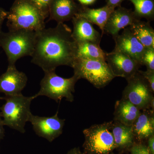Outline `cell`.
Returning a JSON list of instances; mask_svg holds the SVG:
<instances>
[{
	"label": "cell",
	"mask_w": 154,
	"mask_h": 154,
	"mask_svg": "<svg viewBox=\"0 0 154 154\" xmlns=\"http://www.w3.org/2000/svg\"><path fill=\"white\" fill-rule=\"evenodd\" d=\"M36 32L31 63L44 72L55 70L60 66L72 67L77 57V46L71 29L64 23H58L54 28Z\"/></svg>",
	"instance_id": "obj_1"
},
{
	"label": "cell",
	"mask_w": 154,
	"mask_h": 154,
	"mask_svg": "<svg viewBox=\"0 0 154 154\" xmlns=\"http://www.w3.org/2000/svg\"><path fill=\"white\" fill-rule=\"evenodd\" d=\"M7 19L10 31L25 29L38 31L45 28L46 17L28 0H15Z\"/></svg>",
	"instance_id": "obj_2"
},
{
	"label": "cell",
	"mask_w": 154,
	"mask_h": 154,
	"mask_svg": "<svg viewBox=\"0 0 154 154\" xmlns=\"http://www.w3.org/2000/svg\"><path fill=\"white\" fill-rule=\"evenodd\" d=\"M36 36V31L25 29L2 32L0 46L7 56L8 66L15 65L17 60L24 57L32 56Z\"/></svg>",
	"instance_id": "obj_3"
},
{
	"label": "cell",
	"mask_w": 154,
	"mask_h": 154,
	"mask_svg": "<svg viewBox=\"0 0 154 154\" xmlns=\"http://www.w3.org/2000/svg\"><path fill=\"white\" fill-rule=\"evenodd\" d=\"M34 99L33 96L28 97L22 94L4 97L6 102L0 109L4 125L25 133V125L32 114L30 107Z\"/></svg>",
	"instance_id": "obj_4"
},
{
	"label": "cell",
	"mask_w": 154,
	"mask_h": 154,
	"mask_svg": "<svg viewBox=\"0 0 154 154\" xmlns=\"http://www.w3.org/2000/svg\"><path fill=\"white\" fill-rule=\"evenodd\" d=\"M72 68L79 79L87 80L98 89L104 88L116 78L105 61L77 57Z\"/></svg>",
	"instance_id": "obj_5"
},
{
	"label": "cell",
	"mask_w": 154,
	"mask_h": 154,
	"mask_svg": "<svg viewBox=\"0 0 154 154\" xmlns=\"http://www.w3.org/2000/svg\"><path fill=\"white\" fill-rule=\"evenodd\" d=\"M79 80L75 75L68 79L58 75L55 70L45 72V75L40 82V89L34 95V99L39 96H47L57 102L65 98L72 102L74 100L73 93L76 83Z\"/></svg>",
	"instance_id": "obj_6"
},
{
	"label": "cell",
	"mask_w": 154,
	"mask_h": 154,
	"mask_svg": "<svg viewBox=\"0 0 154 154\" xmlns=\"http://www.w3.org/2000/svg\"><path fill=\"white\" fill-rule=\"evenodd\" d=\"M113 121L93 125L83 130L86 154H109L116 148L112 132Z\"/></svg>",
	"instance_id": "obj_7"
},
{
	"label": "cell",
	"mask_w": 154,
	"mask_h": 154,
	"mask_svg": "<svg viewBox=\"0 0 154 154\" xmlns=\"http://www.w3.org/2000/svg\"><path fill=\"white\" fill-rule=\"evenodd\" d=\"M127 85L122 98L128 100L140 110H154V92L147 81L138 72L127 79Z\"/></svg>",
	"instance_id": "obj_8"
},
{
	"label": "cell",
	"mask_w": 154,
	"mask_h": 154,
	"mask_svg": "<svg viewBox=\"0 0 154 154\" xmlns=\"http://www.w3.org/2000/svg\"><path fill=\"white\" fill-rule=\"evenodd\" d=\"M58 114V110L54 115L48 117L32 114L29 122L33 125V130L36 135L51 142L63 131L65 120L60 118Z\"/></svg>",
	"instance_id": "obj_9"
},
{
	"label": "cell",
	"mask_w": 154,
	"mask_h": 154,
	"mask_svg": "<svg viewBox=\"0 0 154 154\" xmlns=\"http://www.w3.org/2000/svg\"><path fill=\"white\" fill-rule=\"evenodd\" d=\"M106 62L115 77H122L126 80L134 74L141 66L126 54L113 50L106 53Z\"/></svg>",
	"instance_id": "obj_10"
},
{
	"label": "cell",
	"mask_w": 154,
	"mask_h": 154,
	"mask_svg": "<svg viewBox=\"0 0 154 154\" xmlns=\"http://www.w3.org/2000/svg\"><path fill=\"white\" fill-rule=\"evenodd\" d=\"M113 38L115 42L113 51L126 54L141 65L145 48L134 35L129 26L125 28L121 34Z\"/></svg>",
	"instance_id": "obj_11"
},
{
	"label": "cell",
	"mask_w": 154,
	"mask_h": 154,
	"mask_svg": "<svg viewBox=\"0 0 154 154\" xmlns=\"http://www.w3.org/2000/svg\"><path fill=\"white\" fill-rule=\"evenodd\" d=\"M28 80L25 73L18 71L16 65L8 66L5 72L0 76V93L7 96L22 94Z\"/></svg>",
	"instance_id": "obj_12"
},
{
	"label": "cell",
	"mask_w": 154,
	"mask_h": 154,
	"mask_svg": "<svg viewBox=\"0 0 154 154\" xmlns=\"http://www.w3.org/2000/svg\"><path fill=\"white\" fill-rule=\"evenodd\" d=\"M133 11L123 7H118L111 13L104 28V33L113 38L119 34L120 30L132 25L137 20Z\"/></svg>",
	"instance_id": "obj_13"
},
{
	"label": "cell",
	"mask_w": 154,
	"mask_h": 154,
	"mask_svg": "<svg viewBox=\"0 0 154 154\" xmlns=\"http://www.w3.org/2000/svg\"><path fill=\"white\" fill-rule=\"evenodd\" d=\"M73 29L72 37L76 43L91 42L100 45L102 36L93 24L82 17L75 16L72 19Z\"/></svg>",
	"instance_id": "obj_14"
},
{
	"label": "cell",
	"mask_w": 154,
	"mask_h": 154,
	"mask_svg": "<svg viewBox=\"0 0 154 154\" xmlns=\"http://www.w3.org/2000/svg\"><path fill=\"white\" fill-rule=\"evenodd\" d=\"M74 0H53L50 6L49 20L58 23L71 20L81 8Z\"/></svg>",
	"instance_id": "obj_15"
},
{
	"label": "cell",
	"mask_w": 154,
	"mask_h": 154,
	"mask_svg": "<svg viewBox=\"0 0 154 154\" xmlns=\"http://www.w3.org/2000/svg\"><path fill=\"white\" fill-rule=\"evenodd\" d=\"M154 110H143L133 123L132 128L135 139L141 141L154 135Z\"/></svg>",
	"instance_id": "obj_16"
},
{
	"label": "cell",
	"mask_w": 154,
	"mask_h": 154,
	"mask_svg": "<svg viewBox=\"0 0 154 154\" xmlns=\"http://www.w3.org/2000/svg\"><path fill=\"white\" fill-rule=\"evenodd\" d=\"M114 9L106 5L98 9H91L87 6L82 5L75 16L82 17L92 24L97 25L102 30V35H103L106 22Z\"/></svg>",
	"instance_id": "obj_17"
},
{
	"label": "cell",
	"mask_w": 154,
	"mask_h": 154,
	"mask_svg": "<svg viewBox=\"0 0 154 154\" xmlns=\"http://www.w3.org/2000/svg\"><path fill=\"white\" fill-rule=\"evenodd\" d=\"M141 110L126 99L122 98L116 102L113 120L128 125H132L139 116Z\"/></svg>",
	"instance_id": "obj_18"
},
{
	"label": "cell",
	"mask_w": 154,
	"mask_h": 154,
	"mask_svg": "<svg viewBox=\"0 0 154 154\" xmlns=\"http://www.w3.org/2000/svg\"><path fill=\"white\" fill-rule=\"evenodd\" d=\"M111 130L116 146V149H130L134 144L135 137L131 125L113 120Z\"/></svg>",
	"instance_id": "obj_19"
},
{
	"label": "cell",
	"mask_w": 154,
	"mask_h": 154,
	"mask_svg": "<svg viewBox=\"0 0 154 154\" xmlns=\"http://www.w3.org/2000/svg\"><path fill=\"white\" fill-rule=\"evenodd\" d=\"M150 22L137 20L129 26L134 35L145 48H154V30Z\"/></svg>",
	"instance_id": "obj_20"
},
{
	"label": "cell",
	"mask_w": 154,
	"mask_h": 154,
	"mask_svg": "<svg viewBox=\"0 0 154 154\" xmlns=\"http://www.w3.org/2000/svg\"><path fill=\"white\" fill-rule=\"evenodd\" d=\"M77 57L106 61V53L100 45L91 42H84L77 43Z\"/></svg>",
	"instance_id": "obj_21"
},
{
	"label": "cell",
	"mask_w": 154,
	"mask_h": 154,
	"mask_svg": "<svg viewBox=\"0 0 154 154\" xmlns=\"http://www.w3.org/2000/svg\"><path fill=\"white\" fill-rule=\"evenodd\" d=\"M133 4L137 19L144 18L150 22L154 19V0H128Z\"/></svg>",
	"instance_id": "obj_22"
},
{
	"label": "cell",
	"mask_w": 154,
	"mask_h": 154,
	"mask_svg": "<svg viewBox=\"0 0 154 154\" xmlns=\"http://www.w3.org/2000/svg\"><path fill=\"white\" fill-rule=\"evenodd\" d=\"M141 65L146 66L147 70L154 71V48H145Z\"/></svg>",
	"instance_id": "obj_23"
},
{
	"label": "cell",
	"mask_w": 154,
	"mask_h": 154,
	"mask_svg": "<svg viewBox=\"0 0 154 154\" xmlns=\"http://www.w3.org/2000/svg\"><path fill=\"white\" fill-rule=\"evenodd\" d=\"M39 10L46 18L49 16L50 6L53 0H28Z\"/></svg>",
	"instance_id": "obj_24"
},
{
	"label": "cell",
	"mask_w": 154,
	"mask_h": 154,
	"mask_svg": "<svg viewBox=\"0 0 154 154\" xmlns=\"http://www.w3.org/2000/svg\"><path fill=\"white\" fill-rule=\"evenodd\" d=\"M129 150L131 154H152L148 146L141 143H134Z\"/></svg>",
	"instance_id": "obj_25"
},
{
	"label": "cell",
	"mask_w": 154,
	"mask_h": 154,
	"mask_svg": "<svg viewBox=\"0 0 154 154\" xmlns=\"http://www.w3.org/2000/svg\"><path fill=\"white\" fill-rule=\"evenodd\" d=\"M138 72L147 81L151 88L152 91L154 92V71L147 70L145 71H143L139 70Z\"/></svg>",
	"instance_id": "obj_26"
},
{
	"label": "cell",
	"mask_w": 154,
	"mask_h": 154,
	"mask_svg": "<svg viewBox=\"0 0 154 154\" xmlns=\"http://www.w3.org/2000/svg\"><path fill=\"white\" fill-rule=\"evenodd\" d=\"M124 0H106V5L115 9L121 6V4Z\"/></svg>",
	"instance_id": "obj_27"
},
{
	"label": "cell",
	"mask_w": 154,
	"mask_h": 154,
	"mask_svg": "<svg viewBox=\"0 0 154 154\" xmlns=\"http://www.w3.org/2000/svg\"><path fill=\"white\" fill-rule=\"evenodd\" d=\"M8 12L6 11L5 9L0 7V34L2 33V25L4 20L7 19Z\"/></svg>",
	"instance_id": "obj_28"
},
{
	"label": "cell",
	"mask_w": 154,
	"mask_h": 154,
	"mask_svg": "<svg viewBox=\"0 0 154 154\" xmlns=\"http://www.w3.org/2000/svg\"><path fill=\"white\" fill-rule=\"evenodd\" d=\"M148 147L152 154H154V135L150 137L148 139Z\"/></svg>",
	"instance_id": "obj_29"
},
{
	"label": "cell",
	"mask_w": 154,
	"mask_h": 154,
	"mask_svg": "<svg viewBox=\"0 0 154 154\" xmlns=\"http://www.w3.org/2000/svg\"><path fill=\"white\" fill-rule=\"evenodd\" d=\"M3 119L0 112V140H2L5 136V129L4 128Z\"/></svg>",
	"instance_id": "obj_30"
},
{
	"label": "cell",
	"mask_w": 154,
	"mask_h": 154,
	"mask_svg": "<svg viewBox=\"0 0 154 154\" xmlns=\"http://www.w3.org/2000/svg\"><path fill=\"white\" fill-rule=\"evenodd\" d=\"M77 1L79 2L80 5H81L87 6L93 5L96 2V0H77Z\"/></svg>",
	"instance_id": "obj_31"
},
{
	"label": "cell",
	"mask_w": 154,
	"mask_h": 154,
	"mask_svg": "<svg viewBox=\"0 0 154 154\" xmlns=\"http://www.w3.org/2000/svg\"><path fill=\"white\" fill-rule=\"evenodd\" d=\"M66 154H86L84 152L81 151V150L79 147H75L74 148L71 149Z\"/></svg>",
	"instance_id": "obj_32"
},
{
	"label": "cell",
	"mask_w": 154,
	"mask_h": 154,
	"mask_svg": "<svg viewBox=\"0 0 154 154\" xmlns=\"http://www.w3.org/2000/svg\"><path fill=\"white\" fill-rule=\"evenodd\" d=\"M2 99H4V97H0V100H2Z\"/></svg>",
	"instance_id": "obj_33"
},
{
	"label": "cell",
	"mask_w": 154,
	"mask_h": 154,
	"mask_svg": "<svg viewBox=\"0 0 154 154\" xmlns=\"http://www.w3.org/2000/svg\"><path fill=\"white\" fill-rule=\"evenodd\" d=\"M114 154L111 153V154Z\"/></svg>",
	"instance_id": "obj_34"
}]
</instances>
